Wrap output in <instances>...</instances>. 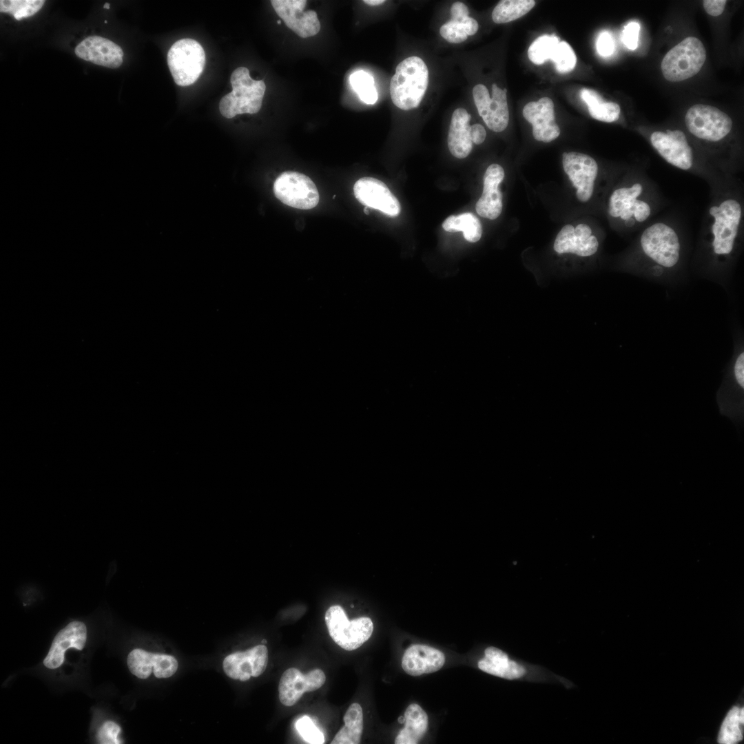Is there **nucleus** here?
Returning <instances> with one entry per match:
<instances>
[{
  "mask_svg": "<svg viewBox=\"0 0 744 744\" xmlns=\"http://www.w3.org/2000/svg\"><path fill=\"white\" fill-rule=\"evenodd\" d=\"M353 194L361 204L389 216H397L401 211L397 198L383 182L377 178L363 177L358 179L354 184Z\"/></svg>",
  "mask_w": 744,
  "mask_h": 744,
  "instance_id": "obj_16",
  "label": "nucleus"
},
{
  "mask_svg": "<svg viewBox=\"0 0 744 744\" xmlns=\"http://www.w3.org/2000/svg\"><path fill=\"white\" fill-rule=\"evenodd\" d=\"M562 165L577 189V199L582 203L589 201L593 196L599 174L597 161L588 154L570 152L563 154Z\"/></svg>",
  "mask_w": 744,
  "mask_h": 744,
  "instance_id": "obj_14",
  "label": "nucleus"
},
{
  "mask_svg": "<svg viewBox=\"0 0 744 744\" xmlns=\"http://www.w3.org/2000/svg\"><path fill=\"white\" fill-rule=\"evenodd\" d=\"M444 662V654L439 650L426 645L415 644L404 652L402 667L409 675L420 676L438 671Z\"/></svg>",
  "mask_w": 744,
  "mask_h": 744,
  "instance_id": "obj_25",
  "label": "nucleus"
},
{
  "mask_svg": "<svg viewBox=\"0 0 744 744\" xmlns=\"http://www.w3.org/2000/svg\"><path fill=\"white\" fill-rule=\"evenodd\" d=\"M464 30L468 36H472L475 34L479 28L477 21L470 17H468L462 21Z\"/></svg>",
  "mask_w": 744,
  "mask_h": 744,
  "instance_id": "obj_46",
  "label": "nucleus"
},
{
  "mask_svg": "<svg viewBox=\"0 0 744 744\" xmlns=\"http://www.w3.org/2000/svg\"><path fill=\"white\" fill-rule=\"evenodd\" d=\"M448 232L462 231L464 238L471 242H476L482 237V227L479 220L472 213L466 212L457 216L447 217L442 225Z\"/></svg>",
  "mask_w": 744,
  "mask_h": 744,
  "instance_id": "obj_31",
  "label": "nucleus"
},
{
  "mask_svg": "<svg viewBox=\"0 0 744 744\" xmlns=\"http://www.w3.org/2000/svg\"><path fill=\"white\" fill-rule=\"evenodd\" d=\"M686 242L674 225L658 220L646 225L628 256V269L635 276L657 282L674 281L686 260Z\"/></svg>",
  "mask_w": 744,
  "mask_h": 744,
  "instance_id": "obj_2",
  "label": "nucleus"
},
{
  "mask_svg": "<svg viewBox=\"0 0 744 744\" xmlns=\"http://www.w3.org/2000/svg\"><path fill=\"white\" fill-rule=\"evenodd\" d=\"M523 116L533 126L535 140L549 143L560 134V128L555 122L554 103L545 96L537 101L528 103L523 109Z\"/></svg>",
  "mask_w": 744,
  "mask_h": 744,
  "instance_id": "obj_21",
  "label": "nucleus"
},
{
  "mask_svg": "<svg viewBox=\"0 0 744 744\" xmlns=\"http://www.w3.org/2000/svg\"><path fill=\"white\" fill-rule=\"evenodd\" d=\"M325 680V674L320 669H315L303 674L297 668H289L283 672L279 681V699L284 705L291 707L299 701L304 692L320 688Z\"/></svg>",
  "mask_w": 744,
  "mask_h": 744,
  "instance_id": "obj_17",
  "label": "nucleus"
},
{
  "mask_svg": "<svg viewBox=\"0 0 744 744\" xmlns=\"http://www.w3.org/2000/svg\"><path fill=\"white\" fill-rule=\"evenodd\" d=\"M580 97L587 105L589 114L593 118L606 123H613L619 118V105L604 101L596 91L583 88L580 91Z\"/></svg>",
  "mask_w": 744,
  "mask_h": 744,
  "instance_id": "obj_29",
  "label": "nucleus"
},
{
  "mask_svg": "<svg viewBox=\"0 0 744 744\" xmlns=\"http://www.w3.org/2000/svg\"><path fill=\"white\" fill-rule=\"evenodd\" d=\"M470 120L471 115L464 108H457L452 114L447 142L451 154L457 158L468 156L473 148Z\"/></svg>",
  "mask_w": 744,
  "mask_h": 744,
  "instance_id": "obj_26",
  "label": "nucleus"
},
{
  "mask_svg": "<svg viewBox=\"0 0 744 744\" xmlns=\"http://www.w3.org/2000/svg\"><path fill=\"white\" fill-rule=\"evenodd\" d=\"M484 654L485 657L478 662V668L483 672L510 680L521 677L525 674L522 665L510 660L505 652L497 648H487Z\"/></svg>",
  "mask_w": 744,
  "mask_h": 744,
  "instance_id": "obj_27",
  "label": "nucleus"
},
{
  "mask_svg": "<svg viewBox=\"0 0 744 744\" xmlns=\"http://www.w3.org/2000/svg\"><path fill=\"white\" fill-rule=\"evenodd\" d=\"M343 726L335 734L331 744H359L363 731V712L360 704L352 703L347 709Z\"/></svg>",
  "mask_w": 744,
  "mask_h": 744,
  "instance_id": "obj_30",
  "label": "nucleus"
},
{
  "mask_svg": "<svg viewBox=\"0 0 744 744\" xmlns=\"http://www.w3.org/2000/svg\"><path fill=\"white\" fill-rule=\"evenodd\" d=\"M277 23H278V24H280V23H281V21H280V20H278V21H277Z\"/></svg>",
  "mask_w": 744,
  "mask_h": 744,
  "instance_id": "obj_50",
  "label": "nucleus"
},
{
  "mask_svg": "<svg viewBox=\"0 0 744 744\" xmlns=\"http://www.w3.org/2000/svg\"><path fill=\"white\" fill-rule=\"evenodd\" d=\"M688 132L696 138L707 143H719L730 134L733 122L716 107L696 104L688 109L685 116Z\"/></svg>",
  "mask_w": 744,
  "mask_h": 744,
  "instance_id": "obj_9",
  "label": "nucleus"
},
{
  "mask_svg": "<svg viewBox=\"0 0 744 744\" xmlns=\"http://www.w3.org/2000/svg\"><path fill=\"white\" fill-rule=\"evenodd\" d=\"M428 84V70L418 56H410L400 62L390 82V94L394 105L410 110L419 106Z\"/></svg>",
  "mask_w": 744,
  "mask_h": 744,
  "instance_id": "obj_6",
  "label": "nucleus"
},
{
  "mask_svg": "<svg viewBox=\"0 0 744 744\" xmlns=\"http://www.w3.org/2000/svg\"><path fill=\"white\" fill-rule=\"evenodd\" d=\"M276 197L284 204L297 209H311L319 203L315 183L307 176L298 172L281 173L273 184Z\"/></svg>",
  "mask_w": 744,
  "mask_h": 744,
  "instance_id": "obj_12",
  "label": "nucleus"
},
{
  "mask_svg": "<svg viewBox=\"0 0 744 744\" xmlns=\"http://www.w3.org/2000/svg\"><path fill=\"white\" fill-rule=\"evenodd\" d=\"M121 727L115 722L112 721H105L99 729L96 738L99 743L102 744H120L121 741L118 738L121 733Z\"/></svg>",
  "mask_w": 744,
  "mask_h": 744,
  "instance_id": "obj_40",
  "label": "nucleus"
},
{
  "mask_svg": "<svg viewBox=\"0 0 744 744\" xmlns=\"http://www.w3.org/2000/svg\"><path fill=\"white\" fill-rule=\"evenodd\" d=\"M535 5L533 0H503L495 7L492 19L496 23L516 20L528 13Z\"/></svg>",
  "mask_w": 744,
  "mask_h": 744,
  "instance_id": "obj_33",
  "label": "nucleus"
},
{
  "mask_svg": "<svg viewBox=\"0 0 744 744\" xmlns=\"http://www.w3.org/2000/svg\"><path fill=\"white\" fill-rule=\"evenodd\" d=\"M103 8H105V9H109V8H110V3H105L104 4V6H103Z\"/></svg>",
  "mask_w": 744,
  "mask_h": 744,
  "instance_id": "obj_49",
  "label": "nucleus"
},
{
  "mask_svg": "<svg viewBox=\"0 0 744 744\" xmlns=\"http://www.w3.org/2000/svg\"><path fill=\"white\" fill-rule=\"evenodd\" d=\"M404 727L395 739V744H416L423 737L428 727V716L417 704H410L404 712Z\"/></svg>",
  "mask_w": 744,
  "mask_h": 744,
  "instance_id": "obj_28",
  "label": "nucleus"
},
{
  "mask_svg": "<svg viewBox=\"0 0 744 744\" xmlns=\"http://www.w3.org/2000/svg\"><path fill=\"white\" fill-rule=\"evenodd\" d=\"M127 663L131 673L141 679L148 678L152 672L158 679L170 677L178 665L173 656L152 653L141 648H135L129 653Z\"/></svg>",
  "mask_w": 744,
  "mask_h": 744,
  "instance_id": "obj_20",
  "label": "nucleus"
},
{
  "mask_svg": "<svg viewBox=\"0 0 744 744\" xmlns=\"http://www.w3.org/2000/svg\"><path fill=\"white\" fill-rule=\"evenodd\" d=\"M506 93V88L502 90L495 83L492 85V98L484 85L477 84L473 89L474 102L479 116L487 127L495 132L504 131L508 124Z\"/></svg>",
  "mask_w": 744,
  "mask_h": 744,
  "instance_id": "obj_13",
  "label": "nucleus"
},
{
  "mask_svg": "<svg viewBox=\"0 0 744 744\" xmlns=\"http://www.w3.org/2000/svg\"><path fill=\"white\" fill-rule=\"evenodd\" d=\"M404 721H405V719H404V716H400L399 719H398V722L400 723H404Z\"/></svg>",
  "mask_w": 744,
  "mask_h": 744,
  "instance_id": "obj_48",
  "label": "nucleus"
},
{
  "mask_svg": "<svg viewBox=\"0 0 744 744\" xmlns=\"http://www.w3.org/2000/svg\"><path fill=\"white\" fill-rule=\"evenodd\" d=\"M305 0H271L277 14L286 25L302 38L315 36L320 30L317 13L313 10L304 11Z\"/></svg>",
  "mask_w": 744,
  "mask_h": 744,
  "instance_id": "obj_15",
  "label": "nucleus"
},
{
  "mask_svg": "<svg viewBox=\"0 0 744 744\" xmlns=\"http://www.w3.org/2000/svg\"><path fill=\"white\" fill-rule=\"evenodd\" d=\"M596 46L601 56H610L614 50V42L612 35L607 31L601 32L597 38Z\"/></svg>",
  "mask_w": 744,
  "mask_h": 744,
  "instance_id": "obj_42",
  "label": "nucleus"
},
{
  "mask_svg": "<svg viewBox=\"0 0 744 744\" xmlns=\"http://www.w3.org/2000/svg\"><path fill=\"white\" fill-rule=\"evenodd\" d=\"M734 351L723 372L716 392V402L721 415L729 417L741 428L744 418V346L742 337L734 340Z\"/></svg>",
  "mask_w": 744,
  "mask_h": 744,
  "instance_id": "obj_4",
  "label": "nucleus"
},
{
  "mask_svg": "<svg viewBox=\"0 0 744 744\" xmlns=\"http://www.w3.org/2000/svg\"><path fill=\"white\" fill-rule=\"evenodd\" d=\"M504 175L503 167L498 164H491L486 169L484 175L483 192L475 205L476 211L480 216L494 220L501 214L503 203L499 185Z\"/></svg>",
  "mask_w": 744,
  "mask_h": 744,
  "instance_id": "obj_24",
  "label": "nucleus"
},
{
  "mask_svg": "<svg viewBox=\"0 0 744 744\" xmlns=\"http://www.w3.org/2000/svg\"><path fill=\"white\" fill-rule=\"evenodd\" d=\"M350 84L360 99L367 104H374L378 100V92L373 76L363 70L353 73L349 78Z\"/></svg>",
  "mask_w": 744,
  "mask_h": 744,
  "instance_id": "obj_35",
  "label": "nucleus"
},
{
  "mask_svg": "<svg viewBox=\"0 0 744 744\" xmlns=\"http://www.w3.org/2000/svg\"><path fill=\"white\" fill-rule=\"evenodd\" d=\"M468 14V7L464 3L455 2L451 8V20L462 23L464 19L469 17Z\"/></svg>",
  "mask_w": 744,
  "mask_h": 744,
  "instance_id": "obj_44",
  "label": "nucleus"
},
{
  "mask_svg": "<svg viewBox=\"0 0 744 744\" xmlns=\"http://www.w3.org/2000/svg\"><path fill=\"white\" fill-rule=\"evenodd\" d=\"M363 2L368 4V5H369V6H378V5L382 4L383 3L385 2V1L384 0H364Z\"/></svg>",
  "mask_w": 744,
  "mask_h": 744,
  "instance_id": "obj_47",
  "label": "nucleus"
},
{
  "mask_svg": "<svg viewBox=\"0 0 744 744\" xmlns=\"http://www.w3.org/2000/svg\"><path fill=\"white\" fill-rule=\"evenodd\" d=\"M639 30L640 25L637 22H630L625 26L622 40L628 49L634 50L637 48Z\"/></svg>",
  "mask_w": 744,
  "mask_h": 744,
  "instance_id": "obj_41",
  "label": "nucleus"
},
{
  "mask_svg": "<svg viewBox=\"0 0 744 744\" xmlns=\"http://www.w3.org/2000/svg\"><path fill=\"white\" fill-rule=\"evenodd\" d=\"M262 643H266V641H265V640H263V641H262Z\"/></svg>",
  "mask_w": 744,
  "mask_h": 744,
  "instance_id": "obj_51",
  "label": "nucleus"
},
{
  "mask_svg": "<svg viewBox=\"0 0 744 744\" xmlns=\"http://www.w3.org/2000/svg\"><path fill=\"white\" fill-rule=\"evenodd\" d=\"M324 619L331 639L347 651L360 648L370 638L373 630L370 618L359 617L349 621L344 609L338 605L329 607Z\"/></svg>",
  "mask_w": 744,
  "mask_h": 744,
  "instance_id": "obj_11",
  "label": "nucleus"
},
{
  "mask_svg": "<svg viewBox=\"0 0 744 744\" xmlns=\"http://www.w3.org/2000/svg\"><path fill=\"white\" fill-rule=\"evenodd\" d=\"M76 55L87 61L110 68L123 63V51L113 41L98 36L89 37L75 48Z\"/></svg>",
  "mask_w": 744,
  "mask_h": 744,
  "instance_id": "obj_23",
  "label": "nucleus"
},
{
  "mask_svg": "<svg viewBox=\"0 0 744 744\" xmlns=\"http://www.w3.org/2000/svg\"><path fill=\"white\" fill-rule=\"evenodd\" d=\"M553 248L559 254H573L581 257H590L597 253L599 241L588 224L580 223L575 228L568 224L557 235Z\"/></svg>",
  "mask_w": 744,
  "mask_h": 744,
  "instance_id": "obj_19",
  "label": "nucleus"
},
{
  "mask_svg": "<svg viewBox=\"0 0 744 744\" xmlns=\"http://www.w3.org/2000/svg\"><path fill=\"white\" fill-rule=\"evenodd\" d=\"M267 663V648L262 644L228 655L224 659L223 667L225 674L231 679L245 681L251 676L261 675Z\"/></svg>",
  "mask_w": 744,
  "mask_h": 744,
  "instance_id": "obj_18",
  "label": "nucleus"
},
{
  "mask_svg": "<svg viewBox=\"0 0 744 744\" xmlns=\"http://www.w3.org/2000/svg\"><path fill=\"white\" fill-rule=\"evenodd\" d=\"M659 207V196L650 182L640 172L628 184L610 194L607 211L610 217L619 220L628 230L645 226Z\"/></svg>",
  "mask_w": 744,
  "mask_h": 744,
  "instance_id": "obj_3",
  "label": "nucleus"
},
{
  "mask_svg": "<svg viewBox=\"0 0 744 744\" xmlns=\"http://www.w3.org/2000/svg\"><path fill=\"white\" fill-rule=\"evenodd\" d=\"M230 83L232 91L224 96L219 103L221 114L231 118L238 114L258 112L266 90L265 82L251 79L247 68L239 67L232 72Z\"/></svg>",
  "mask_w": 744,
  "mask_h": 744,
  "instance_id": "obj_7",
  "label": "nucleus"
},
{
  "mask_svg": "<svg viewBox=\"0 0 744 744\" xmlns=\"http://www.w3.org/2000/svg\"><path fill=\"white\" fill-rule=\"evenodd\" d=\"M726 3V0H705L703 6L708 14L717 17L724 11Z\"/></svg>",
  "mask_w": 744,
  "mask_h": 744,
  "instance_id": "obj_43",
  "label": "nucleus"
},
{
  "mask_svg": "<svg viewBox=\"0 0 744 744\" xmlns=\"http://www.w3.org/2000/svg\"><path fill=\"white\" fill-rule=\"evenodd\" d=\"M296 729L303 739L308 743L322 744L324 743L323 734L314 725L311 719L304 716L296 723Z\"/></svg>",
  "mask_w": 744,
  "mask_h": 744,
  "instance_id": "obj_38",
  "label": "nucleus"
},
{
  "mask_svg": "<svg viewBox=\"0 0 744 744\" xmlns=\"http://www.w3.org/2000/svg\"><path fill=\"white\" fill-rule=\"evenodd\" d=\"M167 59L174 81L180 86H188L196 82L205 65L202 45L189 38L175 42L167 52Z\"/></svg>",
  "mask_w": 744,
  "mask_h": 744,
  "instance_id": "obj_10",
  "label": "nucleus"
},
{
  "mask_svg": "<svg viewBox=\"0 0 744 744\" xmlns=\"http://www.w3.org/2000/svg\"><path fill=\"white\" fill-rule=\"evenodd\" d=\"M470 135L472 142L479 145L484 141L486 132L483 125L477 123L471 126Z\"/></svg>",
  "mask_w": 744,
  "mask_h": 744,
  "instance_id": "obj_45",
  "label": "nucleus"
},
{
  "mask_svg": "<svg viewBox=\"0 0 744 744\" xmlns=\"http://www.w3.org/2000/svg\"><path fill=\"white\" fill-rule=\"evenodd\" d=\"M440 33L445 40L452 43H462L468 38L462 23L452 20L441 26Z\"/></svg>",
  "mask_w": 744,
  "mask_h": 744,
  "instance_id": "obj_39",
  "label": "nucleus"
},
{
  "mask_svg": "<svg viewBox=\"0 0 744 744\" xmlns=\"http://www.w3.org/2000/svg\"><path fill=\"white\" fill-rule=\"evenodd\" d=\"M551 61L555 63L557 72L568 73L575 68L577 57L572 48L567 42L559 41Z\"/></svg>",
  "mask_w": 744,
  "mask_h": 744,
  "instance_id": "obj_37",
  "label": "nucleus"
},
{
  "mask_svg": "<svg viewBox=\"0 0 744 744\" xmlns=\"http://www.w3.org/2000/svg\"><path fill=\"white\" fill-rule=\"evenodd\" d=\"M743 707H732L723 721L718 742L721 744H735L741 741L743 736Z\"/></svg>",
  "mask_w": 744,
  "mask_h": 744,
  "instance_id": "obj_32",
  "label": "nucleus"
},
{
  "mask_svg": "<svg viewBox=\"0 0 744 744\" xmlns=\"http://www.w3.org/2000/svg\"><path fill=\"white\" fill-rule=\"evenodd\" d=\"M44 3L43 0H1L0 11L11 14L15 19L21 20L34 15Z\"/></svg>",
  "mask_w": 744,
  "mask_h": 744,
  "instance_id": "obj_36",
  "label": "nucleus"
},
{
  "mask_svg": "<svg viewBox=\"0 0 744 744\" xmlns=\"http://www.w3.org/2000/svg\"><path fill=\"white\" fill-rule=\"evenodd\" d=\"M650 142L661 158L679 169L711 180L714 185L725 178L696 160L685 134L680 130L654 131L650 136Z\"/></svg>",
  "mask_w": 744,
  "mask_h": 744,
  "instance_id": "obj_5",
  "label": "nucleus"
},
{
  "mask_svg": "<svg viewBox=\"0 0 744 744\" xmlns=\"http://www.w3.org/2000/svg\"><path fill=\"white\" fill-rule=\"evenodd\" d=\"M86 640L87 628L85 623L79 621L70 622L54 637L43 660V665L51 670L59 668L64 662L66 650L69 648L82 650Z\"/></svg>",
  "mask_w": 744,
  "mask_h": 744,
  "instance_id": "obj_22",
  "label": "nucleus"
},
{
  "mask_svg": "<svg viewBox=\"0 0 744 744\" xmlns=\"http://www.w3.org/2000/svg\"><path fill=\"white\" fill-rule=\"evenodd\" d=\"M560 39L555 34H544L535 39L528 50L530 61L537 65L552 59Z\"/></svg>",
  "mask_w": 744,
  "mask_h": 744,
  "instance_id": "obj_34",
  "label": "nucleus"
},
{
  "mask_svg": "<svg viewBox=\"0 0 744 744\" xmlns=\"http://www.w3.org/2000/svg\"><path fill=\"white\" fill-rule=\"evenodd\" d=\"M706 59V50L696 37H688L673 47L663 57L661 69L664 78L679 82L696 75Z\"/></svg>",
  "mask_w": 744,
  "mask_h": 744,
  "instance_id": "obj_8",
  "label": "nucleus"
},
{
  "mask_svg": "<svg viewBox=\"0 0 744 744\" xmlns=\"http://www.w3.org/2000/svg\"><path fill=\"white\" fill-rule=\"evenodd\" d=\"M731 177L714 186L696 247L695 267L702 276L722 285L729 281L743 242L741 193Z\"/></svg>",
  "mask_w": 744,
  "mask_h": 744,
  "instance_id": "obj_1",
  "label": "nucleus"
}]
</instances>
